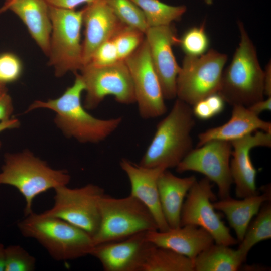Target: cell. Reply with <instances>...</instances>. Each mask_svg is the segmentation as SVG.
<instances>
[{
    "instance_id": "cell-14",
    "label": "cell",
    "mask_w": 271,
    "mask_h": 271,
    "mask_svg": "<svg viewBox=\"0 0 271 271\" xmlns=\"http://www.w3.org/2000/svg\"><path fill=\"white\" fill-rule=\"evenodd\" d=\"M151 60L165 99L176 98V80L180 69L173 51L179 44L176 29L171 25L150 27L145 33Z\"/></svg>"
},
{
    "instance_id": "cell-13",
    "label": "cell",
    "mask_w": 271,
    "mask_h": 271,
    "mask_svg": "<svg viewBox=\"0 0 271 271\" xmlns=\"http://www.w3.org/2000/svg\"><path fill=\"white\" fill-rule=\"evenodd\" d=\"M232 151L230 142L212 140L193 149L176 167L179 173L194 171L214 182L220 199L230 196L233 180L230 162Z\"/></svg>"
},
{
    "instance_id": "cell-24",
    "label": "cell",
    "mask_w": 271,
    "mask_h": 271,
    "mask_svg": "<svg viewBox=\"0 0 271 271\" xmlns=\"http://www.w3.org/2000/svg\"><path fill=\"white\" fill-rule=\"evenodd\" d=\"M245 259L237 249L213 243L193 260L194 271H235Z\"/></svg>"
},
{
    "instance_id": "cell-32",
    "label": "cell",
    "mask_w": 271,
    "mask_h": 271,
    "mask_svg": "<svg viewBox=\"0 0 271 271\" xmlns=\"http://www.w3.org/2000/svg\"><path fill=\"white\" fill-rule=\"evenodd\" d=\"M118 61L120 60L116 47L112 39H110L96 49L87 64L101 67L113 64Z\"/></svg>"
},
{
    "instance_id": "cell-19",
    "label": "cell",
    "mask_w": 271,
    "mask_h": 271,
    "mask_svg": "<svg viewBox=\"0 0 271 271\" xmlns=\"http://www.w3.org/2000/svg\"><path fill=\"white\" fill-rule=\"evenodd\" d=\"M146 238L156 246L171 250L193 260L214 242L206 230L192 225L170 228L166 231H147Z\"/></svg>"
},
{
    "instance_id": "cell-28",
    "label": "cell",
    "mask_w": 271,
    "mask_h": 271,
    "mask_svg": "<svg viewBox=\"0 0 271 271\" xmlns=\"http://www.w3.org/2000/svg\"><path fill=\"white\" fill-rule=\"evenodd\" d=\"M116 16L124 24L144 34L148 27L140 8L131 0H104Z\"/></svg>"
},
{
    "instance_id": "cell-20",
    "label": "cell",
    "mask_w": 271,
    "mask_h": 271,
    "mask_svg": "<svg viewBox=\"0 0 271 271\" xmlns=\"http://www.w3.org/2000/svg\"><path fill=\"white\" fill-rule=\"evenodd\" d=\"M7 10L23 22L31 37L48 56L52 25L49 5L45 0H6L0 13Z\"/></svg>"
},
{
    "instance_id": "cell-11",
    "label": "cell",
    "mask_w": 271,
    "mask_h": 271,
    "mask_svg": "<svg viewBox=\"0 0 271 271\" xmlns=\"http://www.w3.org/2000/svg\"><path fill=\"white\" fill-rule=\"evenodd\" d=\"M124 61L131 77L140 116L148 119L164 114L167 111L165 99L145 38Z\"/></svg>"
},
{
    "instance_id": "cell-26",
    "label": "cell",
    "mask_w": 271,
    "mask_h": 271,
    "mask_svg": "<svg viewBox=\"0 0 271 271\" xmlns=\"http://www.w3.org/2000/svg\"><path fill=\"white\" fill-rule=\"evenodd\" d=\"M131 1L142 11L148 28L171 25L179 20L187 10L184 5H170L160 0Z\"/></svg>"
},
{
    "instance_id": "cell-7",
    "label": "cell",
    "mask_w": 271,
    "mask_h": 271,
    "mask_svg": "<svg viewBox=\"0 0 271 271\" xmlns=\"http://www.w3.org/2000/svg\"><path fill=\"white\" fill-rule=\"evenodd\" d=\"M52 29L49 42V65L55 76L74 73L83 66L81 30L82 10L66 9L49 6Z\"/></svg>"
},
{
    "instance_id": "cell-34",
    "label": "cell",
    "mask_w": 271,
    "mask_h": 271,
    "mask_svg": "<svg viewBox=\"0 0 271 271\" xmlns=\"http://www.w3.org/2000/svg\"><path fill=\"white\" fill-rule=\"evenodd\" d=\"M192 106L194 116L200 120H208L215 116L204 99L197 102Z\"/></svg>"
},
{
    "instance_id": "cell-38",
    "label": "cell",
    "mask_w": 271,
    "mask_h": 271,
    "mask_svg": "<svg viewBox=\"0 0 271 271\" xmlns=\"http://www.w3.org/2000/svg\"><path fill=\"white\" fill-rule=\"evenodd\" d=\"M247 108L250 111L257 116H259L261 112L264 111H270L271 97H267L266 99H263L258 101Z\"/></svg>"
},
{
    "instance_id": "cell-29",
    "label": "cell",
    "mask_w": 271,
    "mask_h": 271,
    "mask_svg": "<svg viewBox=\"0 0 271 271\" xmlns=\"http://www.w3.org/2000/svg\"><path fill=\"white\" fill-rule=\"evenodd\" d=\"M111 39L119 60H124L144 41L145 34L135 28L124 25Z\"/></svg>"
},
{
    "instance_id": "cell-31",
    "label": "cell",
    "mask_w": 271,
    "mask_h": 271,
    "mask_svg": "<svg viewBox=\"0 0 271 271\" xmlns=\"http://www.w3.org/2000/svg\"><path fill=\"white\" fill-rule=\"evenodd\" d=\"M4 271H33L36 260L20 245H10L5 248Z\"/></svg>"
},
{
    "instance_id": "cell-22",
    "label": "cell",
    "mask_w": 271,
    "mask_h": 271,
    "mask_svg": "<svg viewBox=\"0 0 271 271\" xmlns=\"http://www.w3.org/2000/svg\"><path fill=\"white\" fill-rule=\"evenodd\" d=\"M196 180L194 176L177 177L168 169L160 175L158 179L160 201L170 228L180 226L181 214L185 198Z\"/></svg>"
},
{
    "instance_id": "cell-40",
    "label": "cell",
    "mask_w": 271,
    "mask_h": 271,
    "mask_svg": "<svg viewBox=\"0 0 271 271\" xmlns=\"http://www.w3.org/2000/svg\"><path fill=\"white\" fill-rule=\"evenodd\" d=\"M19 125V121L15 118H10L2 121L0 122V132L6 129L18 128ZM1 146V143H0V147Z\"/></svg>"
},
{
    "instance_id": "cell-36",
    "label": "cell",
    "mask_w": 271,
    "mask_h": 271,
    "mask_svg": "<svg viewBox=\"0 0 271 271\" xmlns=\"http://www.w3.org/2000/svg\"><path fill=\"white\" fill-rule=\"evenodd\" d=\"M13 111L11 97L7 92L0 94V122L10 118Z\"/></svg>"
},
{
    "instance_id": "cell-37",
    "label": "cell",
    "mask_w": 271,
    "mask_h": 271,
    "mask_svg": "<svg viewBox=\"0 0 271 271\" xmlns=\"http://www.w3.org/2000/svg\"><path fill=\"white\" fill-rule=\"evenodd\" d=\"M96 0H45L47 4L51 6L56 8L75 9L78 6L82 4H89Z\"/></svg>"
},
{
    "instance_id": "cell-23",
    "label": "cell",
    "mask_w": 271,
    "mask_h": 271,
    "mask_svg": "<svg viewBox=\"0 0 271 271\" xmlns=\"http://www.w3.org/2000/svg\"><path fill=\"white\" fill-rule=\"evenodd\" d=\"M270 188H264L261 194L237 200L229 196L213 203L215 209L223 212L235 231L238 242L243 239L252 218L262 205L270 201Z\"/></svg>"
},
{
    "instance_id": "cell-3",
    "label": "cell",
    "mask_w": 271,
    "mask_h": 271,
    "mask_svg": "<svg viewBox=\"0 0 271 271\" xmlns=\"http://www.w3.org/2000/svg\"><path fill=\"white\" fill-rule=\"evenodd\" d=\"M240 40L229 65L224 69L218 93L232 106L248 107L264 99V71L243 23L238 21Z\"/></svg>"
},
{
    "instance_id": "cell-21",
    "label": "cell",
    "mask_w": 271,
    "mask_h": 271,
    "mask_svg": "<svg viewBox=\"0 0 271 271\" xmlns=\"http://www.w3.org/2000/svg\"><path fill=\"white\" fill-rule=\"evenodd\" d=\"M257 130L271 132L270 122L262 120L247 107L234 105L231 118L227 122L199 134L197 147L212 140L231 142Z\"/></svg>"
},
{
    "instance_id": "cell-43",
    "label": "cell",
    "mask_w": 271,
    "mask_h": 271,
    "mask_svg": "<svg viewBox=\"0 0 271 271\" xmlns=\"http://www.w3.org/2000/svg\"><path fill=\"white\" fill-rule=\"evenodd\" d=\"M214 0H204V2L208 5H212Z\"/></svg>"
},
{
    "instance_id": "cell-39",
    "label": "cell",
    "mask_w": 271,
    "mask_h": 271,
    "mask_svg": "<svg viewBox=\"0 0 271 271\" xmlns=\"http://www.w3.org/2000/svg\"><path fill=\"white\" fill-rule=\"evenodd\" d=\"M264 71L263 90L264 95L271 97V63L269 61L266 65Z\"/></svg>"
},
{
    "instance_id": "cell-15",
    "label": "cell",
    "mask_w": 271,
    "mask_h": 271,
    "mask_svg": "<svg viewBox=\"0 0 271 271\" xmlns=\"http://www.w3.org/2000/svg\"><path fill=\"white\" fill-rule=\"evenodd\" d=\"M153 245L146 238V232L125 239L94 245L90 255L100 262L105 271H142Z\"/></svg>"
},
{
    "instance_id": "cell-35",
    "label": "cell",
    "mask_w": 271,
    "mask_h": 271,
    "mask_svg": "<svg viewBox=\"0 0 271 271\" xmlns=\"http://www.w3.org/2000/svg\"><path fill=\"white\" fill-rule=\"evenodd\" d=\"M204 99L214 116L220 114L223 111L226 102L218 93L211 94Z\"/></svg>"
},
{
    "instance_id": "cell-27",
    "label": "cell",
    "mask_w": 271,
    "mask_h": 271,
    "mask_svg": "<svg viewBox=\"0 0 271 271\" xmlns=\"http://www.w3.org/2000/svg\"><path fill=\"white\" fill-rule=\"evenodd\" d=\"M269 201L262 205L257 216L249 224L243 239L240 242L237 250L245 259L253 246L271 238V204Z\"/></svg>"
},
{
    "instance_id": "cell-12",
    "label": "cell",
    "mask_w": 271,
    "mask_h": 271,
    "mask_svg": "<svg viewBox=\"0 0 271 271\" xmlns=\"http://www.w3.org/2000/svg\"><path fill=\"white\" fill-rule=\"evenodd\" d=\"M215 199L210 181L206 177L196 180L184 202L180 226L192 225L200 227L210 234L216 244L229 246L236 244L237 240L232 236L215 211L212 202Z\"/></svg>"
},
{
    "instance_id": "cell-16",
    "label": "cell",
    "mask_w": 271,
    "mask_h": 271,
    "mask_svg": "<svg viewBox=\"0 0 271 271\" xmlns=\"http://www.w3.org/2000/svg\"><path fill=\"white\" fill-rule=\"evenodd\" d=\"M232 158L230 162L236 197L243 198L258 194L256 185L257 171L251 161L250 152L256 147L271 146V132L257 130L231 142Z\"/></svg>"
},
{
    "instance_id": "cell-4",
    "label": "cell",
    "mask_w": 271,
    "mask_h": 271,
    "mask_svg": "<svg viewBox=\"0 0 271 271\" xmlns=\"http://www.w3.org/2000/svg\"><path fill=\"white\" fill-rule=\"evenodd\" d=\"M23 236L36 240L57 261L73 260L87 255L94 246L92 236L58 218L32 212L17 224Z\"/></svg>"
},
{
    "instance_id": "cell-5",
    "label": "cell",
    "mask_w": 271,
    "mask_h": 271,
    "mask_svg": "<svg viewBox=\"0 0 271 271\" xmlns=\"http://www.w3.org/2000/svg\"><path fill=\"white\" fill-rule=\"evenodd\" d=\"M70 180L66 170L51 168L28 150L7 154L0 172V185L15 187L24 197L25 216L33 212L36 197L49 189L67 185Z\"/></svg>"
},
{
    "instance_id": "cell-30",
    "label": "cell",
    "mask_w": 271,
    "mask_h": 271,
    "mask_svg": "<svg viewBox=\"0 0 271 271\" xmlns=\"http://www.w3.org/2000/svg\"><path fill=\"white\" fill-rule=\"evenodd\" d=\"M178 45L186 56H199L205 53L209 41L204 26L188 29L179 38Z\"/></svg>"
},
{
    "instance_id": "cell-33",
    "label": "cell",
    "mask_w": 271,
    "mask_h": 271,
    "mask_svg": "<svg viewBox=\"0 0 271 271\" xmlns=\"http://www.w3.org/2000/svg\"><path fill=\"white\" fill-rule=\"evenodd\" d=\"M22 66L14 54L5 53L0 55V81L6 83L16 80L20 77Z\"/></svg>"
},
{
    "instance_id": "cell-6",
    "label": "cell",
    "mask_w": 271,
    "mask_h": 271,
    "mask_svg": "<svg viewBox=\"0 0 271 271\" xmlns=\"http://www.w3.org/2000/svg\"><path fill=\"white\" fill-rule=\"evenodd\" d=\"M100 223L94 245L122 240L136 234L158 230L149 210L131 195L116 198L104 194L99 202Z\"/></svg>"
},
{
    "instance_id": "cell-9",
    "label": "cell",
    "mask_w": 271,
    "mask_h": 271,
    "mask_svg": "<svg viewBox=\"0 0 271 271\" xmlns=\"http://www.w3.org/2000/svg\"><path fill=\"white\" fill-rule=\"evenodd\" d=\"M54 190L53 206L41 214L62 219L92 237L99 226V202L105 194L104 189L98 185L88 184L76 188L62 186Z\"/></svg>"
},
{
    "instance_id": "cell-1",
    "label": "cell",
    "mask_w": 271,
    "mask_h": 271,
    "mask_svg": "<svg viewBox=\"0 0 271 271\" xmlns=\"http://www.w3.org/2000/svg\"><path fill=\"white\" fill-rule=\"evenodd\" d=\"M74 73L73 85L61 96L47 101L36 100L25 112L37 108L49 109L56 112L55 124L67 137L73 138L83 143L103 141L118 128L122 118L99 119L86 111L81 100L85 84L80 74L77 72Z\"/></svg>"
},
{
    "instance_id": "cell-18",
    "label": "cell",
    "mask_w": 271,
    "mask_h": 271,
    "mask_svg": "<svg viewBox=\"0 0 271 271\" xmlns=\"http://www.w3.org/2000/svg\"><path fill=\"white\" fill-rule=\"evenodd\" d=\"M82 10V25L84 26L82 42L84 66L88 63L96 49L111 39L125 24L120 21L104 0H96L87 4Z\"/></svg>"
},
{
    "instance_id": "cell-42",
    "label": "cell",
    "mask_w": 271,
    "mask_h": 271,
    "mask_svg": "<svg viewBox=\"0 0 271 271\" xmlns=\"http://www.w3.org/2000/svg\"><path fill=\"white\" fill-rule=\"evenodd\" d=\"M7 92L6 83L0 81V94Z\"/></svg>"
},
{
    "instance_id": "cell-8",
    "label": "cell",
    "mask_w": 271,
    "mask_h": 271,
    "mask_svg": "<svg viewBox=\"0 0 271 271\" xmlns=\"http://www.w3.org/2000/svg\"><path fill=\"white\" fill-rule=\"evenodd\" d=\"M227 61L225 54L213 49L199 56L185 55L176 80V98L192 106L218 93Z\"/></svg>"
},
{
    "instance_id": "cell-41",
    "label": "cell",
    "mask_w": 271,
    "mask_h": 271,
    "mask_svg": "<svg viewBox=\"0 0 271 271\" xmlns=\"http://www.w3.org/2000/svg\"><path fill=\"white\" fill-rule=\"evenodd\" d=\"M5 248L4 245L0 243V271H4Z\"/></svg>"
},
{
    "instance_id": "cell-10",
    "label": "cell",
    "mask_w": 271,
    "mask_h": 271,
    "mask_svg": "<svg viewBox=\"0 0 271 271\" xmlns=\"http://www.w3.org/2000/svg\"><path fill=\"white\" fill-rule=\"evenodd\" d=\"M80 71L86 93L85 109L96 108L108 96H113L120 104L136 103L132 81L124 60L101 67L86 64Z\"/></svg>"
},
{
    "instance_id": "cell-17",
    "label": "cell",
    "mask_w": 271,
    "mask_h": 271,
    "mask_svg": "<svg viewBox=\"0 0 271 271\" xmlns=\"http://www.w3.org/2000/svg\"><path fill=\"white\" fill-rule=\"evenodd\" d=\"M130 185V195L140 200L149 210L157 224L158 230L170 228L163 214L159 198L158 179L166 169L163 167H146L122 158L119 163Z\"/></svg>"
},
{
    "instance_id": "cell-25",
    "label": "cell",
    "mask_w": 271,
    "mask_h": 271,
    "mask_svg": "<svg viewBox=\"0 0 271 271\" xmlns=\"http://www.w3.org/2000/svg\"><path fill=\"white\" fill-rule=\"evenodd\" d=\"M142 271H194V263L183 255L153 245Z\"/></svg>"
},
{
    "instance_id": "cell-2",
    "label": "cell",
    "mask_w": 271,
    "mask_h": 271,
    "mask_svg": "<svg viewBox=\"0 0 271 271\" xmlns=\"http://www.w3.org/2000/svg\"><path fill=\"white\" fill-rule=\"evenodd\" d=\"M195 125L192 106L176 98L169 113L156 126L139 165L176 167L193 149L191 132Z\"/></svg>"
}]
</instances>
